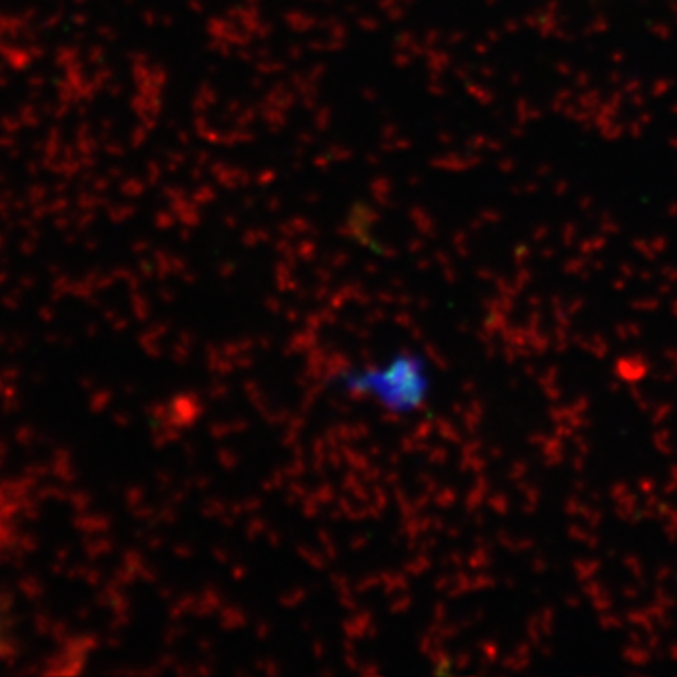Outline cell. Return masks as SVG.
<instances>
[{
	"label": "cell",
	"mask_w": 677,
	"mask_h": 677,
	"mask_svg": "<svg viewBox=\"0 0 677 677\" xmlns=\"http://www.w3.org/2000/svg\"><path fill=\"white\" fill-rule=\"evenodd\" d=\"M453 500H456V493L450 491V489H444L439 497H435V503L439 504L441 508H448L450 504H453Z\"/></svg>",
	"instance_id": "6da1fadb"
},
{
	"label": "cell",
	"mask_w": 677,
	"mask_h": 677,
	"mask_svg": "<svg viewBox=\"0 0 677 677\" xmlns=\"http://www.w3.org/2000/svg\"><path fill=\"white\" fill-rule=\"evenodd\" d=\"M263 529H266V521H262V520H252L251 523H248L247 536H248V538H254V536L260 535V532H262Z\"/></svg>",
	"instance_id": "7a4b0ae2"
},
{
	"label": "cell",
	"mask_w": 677,
	"mask_h": 677,
	"mask_svg": "<svg viewBox=\"0 0 677 677\" xmlns=\"http://www.w3.org/2000/svg\"><path fill=\"white\" fill-rule=\"evenodd\" d=\"M427 354H429V356L433 357V360H435L436 363H439V367H441V369H446V367H448V363L444 362V357H442L441 354H439V350L435 352V348L431 347V345H429V347H427Z\"/></svg>",
	"instance_id": "3957f363"
},
{
	"label": "cell",
	"mask_w": 677,
	"mask_h": 677,
	"mask_svg": "<svg viewBox=\"0 0 677 677\" xmlns=\"http://www.w3.org/2000/svg\"><path fill=\"white\" fill-rule=\"evenodd\" d=\"M374 583H378V577L377 576H369V577H365V579H363V582H360V591H367V589H371V585H374Z\"/></svg>",
	"instance_id": "277c9868"
},
{
	"label": "cell",
	"mask_w": 677,
	"mask_h": 677,
	"mask_svg": "<svg viewBox=\"0 0 677 677\" xmlns=\"http://www.w3.org/2000/svg\"><path fill=\"white\" fill-rule=\"evenodd\" d=\"M318 493L324 495V497H320L322 503H330V500H333V489H330V486H322Z\"/></svg>",
	"instance_id": "5b68a950"
},
{
	"label": "cell",
	"mask_w": 677,
	"mask_h": 677,
	"mask_svg": "<svg viewBox=\"0 0 677 677\" xmlns=\"http://www.w3.org/2000/svg\"><path fill=\"white\" fill-rule=\"evenodd\" d=\"M444 459H446V451H444V450H433V453H431V461L444 463Z\"/></svg>",
	"instance_id": "8992f818"
},
{
	"label": "cell",
	"mask_w": 677,
	"mask_h": 677,
	"mask_svg": "<svg viewBox=\"0 0 677 677\" xmlns=\"http://www.w3.org/2000/svg\"><path fill=\"white\" fill-rule=\"evenodd\" d=\"M429 435V426L427 424H421L418 429H416V439H427Z\"/></svg>",
	"instance_id": "52a82bcc"
},
{
	"label": "cell",
	"mask_w": 677,
	"mask_h": 677,
	"mask_svg": "<svg viewBox=\"0 0 677 677\" xmlns=\"http://www.w3.org/2000/svg\"><path fill=\"white\" fill-rule=\"evenodd\" d=\"M256 630H258V634H256V636H258V638H262V640H263V638H268V636H269V626L266 625V623H260Z\"/></svg>",
	"instance_id": "ba28073f"
},
{
	"label": "cell",
	"mask_w": 677,
	"mask_h": 677,
	"mask_svg": "<svg viewBox=\"0 0 677 677\" xmlns=\"http://www.w3.org/2000/svg\"><path fill=\"white\" fill-rule=\"evenodd\" d=\"M409 606H410V599H401V600H399V606H392V612H395V614H399L401 609L409 608Z\"/></svg>",
	"instance_id": "9c48e42d"
},
{
	"label": "cell",
	"mask_w": 677,
	"mask_h": 677,
	"mask_svg": "<svg viewBox=\"0 0 677 677\" xmlns=\"http://www.w3.org/2000/svg\"><path fill=\"white\" fill-rule=\"evenodd\" d=\"M468 661H471V656L465 655V653H461V655H459V662H457V664H459V668H465V666H468Z\"/></svg>",
	"instance_id": "30bf717a"
},
{
	"label": "cell",
	"mask_w": 677,
	"mask_h": 677,
	"mask_svg": "<svg viewBox=\"0 0 677 677\" xmlns=\"http://www.w3.org/2000/svg\"><path fill=\"white\" fill-rule=\"evenodd\" d=\"M365 542H367V538H365V536H362V538H354V542H352V547H354V550H357V547L360 546H365Z\"/></svg>",
	"instance_id": "8fae6325"
},
{
	"label": "cell",
	"mask_w": 677,
	"mask_h": 677,
	"mask_svg": "<svg viewBox=\"0 0 677 677\" xmlns=\"http://www.w3.org/2000/svg\"><path fill=\"white\" fill-rule=\"evenodd\" d=\"M378 476H380V471H377V468H374V471H371V473L365 474V480H367V482H373V480H377Z\"/></svg>",
	"instance_id": "7c38bea8"
},
{
	"label": "cell",
	"mask_w": 677,
	"mask_h": 677,
	"mask_svg": "<svg viewBox=\"0 0 677 677\" xmlns=\"http://www.w3.org/2000/svg\"><path fill=\"white\" fill-rule=\"evenodd\" d=\"M341 600H342V602H341L342 606H347V608H350V609L356 608V604H354V600H352L350 597H348V599H347V597H341Z\"/></svg>",
	"instance_id": "4fadbf2b"
},
{
	"label": "cell",
	"mask_w": 677,
	"mask_h": 677,
	"mask_svg": "<svg viewBox=\"0 0 677 677\" xmlns=\"http://www.w3.org/2000/svg\"><path fill=\"white\" fill-rule=\"evenodd\" d=\"M239 365H241L243 369H245V367H251V365H252V360H251V357H241V360H239Z\"/></svg>",
	"instance_id": "5bb4252c"
},
{
	"label": "cell",
	"mask_w": 677,
	"mask_h": 677,
	"mask_svg": "<svg viewBox=\"0 0 677 677\" xmlns=\"http://www.w3.org/2000/svg\"><path fill=\"white\" fill-rule=\"evenodd\" d=\"M427 500H429V495H427V493L420 495V499H418V503H416V504H418V506H426Z\"/></svg>",
	"instance_id": "9a60e30c"
},
{
	"label": "cell",
	"mask_w": 677,
	"mask_h": 677,
	"mask_svg": "<svg viewBox=\"0 0 677 677\" xmlns=\"http://www.w3.org/2000/svg\"><path fill=\"white\" fill-rule=\"evenodd\" d=\"M386 480H388V483H395V482H397V480H399V474H397V473L388 474V476H386Z\"/></svg>",
	"instance_id": "2e32d148"
},
{
	"label": "cell",
	"mask_w": 677,
	"mask_h": 677,
	"mask_svg": "<svg viewBox=\"0 0 677 677\" xmlns=\"http://www.w3.org/2000/svg\"><path fill=\"white\" fill-rule=\"evenodd\" d=\"M380 450H382V448H380V446H371V451H369V453H371V456H374V457H378V456H380V453H382V451H380Z\"/></svg>",
	"instance_id": "e0dca14e"
},
{
	"label": "cell",
	"mask_w": 677,
	"mask_h": 677,
	"mask_svg": "<svg viewBox=\"0 0 677 677\" xmlns=\"http://www.w3.org/2000/svg\"><path fill=\"white\" fill-rule=\"evenodd\" d=\"M463 389H465V394H471V389H474V384L473 382L463 384Z\"/></svg>",
	"instance_id": "ac0fdd59"
},
{
	"label": "cell",
	"mask_w": 677,
	"mask_h": 677,
	"mask_svg": "<svg viewBox=\"0 0 677 677\" xmlns=\"http://www.w3.org/2000/svg\"><path fill=\"white\" fill-rule=\"evenodd\" d=\"M269 544H273V546H278V536L275 535H269Z\"/></svg>",
	"instance_id": "d6986e66"
},
{
	"label": "cell",
	"mask_w": 677,
	"mask_h": 677,
	"mask_svg": "<svg viewBox=\"0 0 677 677\" xmlns=\"http://www.w3.org/2000/svg\"><path fill=\"white\" fill-rule=\"evenodd\" d=\"M315 655H318V658L322 656V644H315Z\"/></svg>",
	"instance_id": "ffe728a7"
},
{
	"label": "cell",
	"mask_w": 677,
	"mask_h": 677,
	"mask_svg": "<svg viewBox=\"0 0 677 677\" xmlns=\"http://www.w3.org/2000/svg\"><path fill=\"white\" fill-rule=\"evenodd\" d=\"M389 463H395V465H397V463H399V456H389Z\"/></svg>",
	"instance_id": "44dd1931"
}]
</instances>
